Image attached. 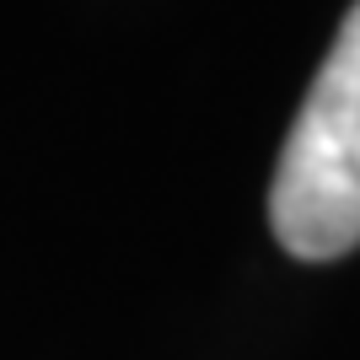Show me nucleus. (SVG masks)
I'll use <instances>...</instances> for the list:
<instances>
[{"label": "nucleus", "instance_id": "nucleus-1", "mask_svg": "<svg viewBox=\"0 0 360 360\" xmlns=\"http://www.w3.org/2000/svg\"><path fill=\"white\" fill-rule=\"evenodd\" d=\"M274 237L296 258H339L360 248V0L301 97L269 188Z\"/></svg>", "mask_w": 360, "mask_h": 360}]
</instances>
